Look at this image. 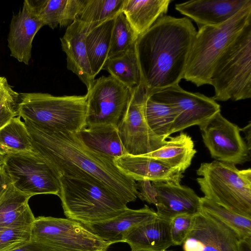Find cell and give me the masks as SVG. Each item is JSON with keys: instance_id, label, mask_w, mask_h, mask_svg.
<instances>
[{"instance_id": "836d02e7", "label": "cell", "mask_w": 251, "mask_h": 251, "mask_svg": "<svg viewBox=\"0 0 251 251\" xmlns=\"http://www.w3.org/2000/svg\"><path fill=\"white\" fill-rule=\"evenodd\" d=\"M194 215L181 214L170 220V233L173 246L182 245L191 228Z\"/></svg>"}, {"instance_id": "484cf974", "label": "cell", "mask_w": 251, "mask_h": 251, "mask_svg": "<svg viewBox=\"0 0 251 251\" xmlns=\"http://www.w3.org/2000/svg\"><path fill=\"white\" fill-rule=\"evenodd\" d=\"M86 0H33L44 25L53 29L58 25H70L75 19Z\"/></svg>"}, {"instance_id": "f546056e", "label": "cell", "mask_w": 251, "mask_h": 251, "mask_svg": "<svg viewBox=\"0 0 251 251\" xmlns=\"http://www.w3.org/2000/svg\"><path fill=\"white\" fill-rule=\"evenodd\" d=\"M17 116L0 128V152L5 155L34 152L29 133Z\"/></svg>"}, {"instance_id": "44dd1931", "label": "cell", "mask_w": 251, "mask_h": 251, "mask_svg": "<svg viewBox=\"0 0 251 251\" xmlns=\"http://www.w3.org/2000/svg\"><path fill=\"white\" fill-rule=\"evenodd\" d=\"M124 242L131 251H166L173 246L170 220L157 216L131 230L125 235Z\"/></svg>"}, {"instance_id": "30bf717a", "label": "cell", "mask_w": 251, "mask_h": 251, "mask_svg": "<svg viewBox=\"0 0 251 251\" xmlns=\"http://www.w3.org/2000/svg\"><path fill=\"white\" fill-rule=\"evenodd\" d=\"M3 168L13 186L26 195H59V177L35 152L6 155Z\"/></svg>"}, {"instance_id": "ffe728a7", "label": "cell", "mask_w": 251, "mask_h": 251, "mask_svg": "<svg viewBox=\"0 0 251 251\" xmlns=\"http://www.w3.org/2000/svg\"><path fill=\"white\" fill-rule=\"evenodd\" d=\"M157 217L148 205L134 210L127 208L118 216L102 222L83 225L95 235L111 245L124 242L125 235L131 230Z\"/></svg>"}, {"instance_id": "4dcf8cb0", "label": "cell", "mask_w": 251, "mask_h": 251, "mask_svg": "<svg viewBox=\"0 0 251 251\" xmlns=\"http://www.w3.org/2000/svg\"><path fill=\"white\" fill-rule=\"evenodd\" d=\"M200 210L230 228L240 240L251 237V218L239 214L204 197L200 198Z\"/></svg>"}, {"instance_id": "8fae6325", "label": "cell", "mask_w": 251, "mask_h": 251, "mask_svg": "<svg viewBox=\"0 0 251 251\" xmlns=\"http://www.w3.org/2000/svg\"><path fill=\"white\" fill-rule=\"evenodd\" d=\"M132 90L111 75L102 76L86 94V126L117 125L125 113Z\"/></svg>"}, {"instance_id": "e575fe53", "label": "cell", "mask_w": 251, "mask_h": 251, "mask_svg": "<svg viewBox=\"0 0 251 251\" xmlns=\"http://www.w3.org/2000/svg\"><path fill=\"white\" fill-rule=\"evenodd\" d=\"M31 239L30 232L0 228V251H9Z\"/></svg>"}, {"instance_id": "5b68a950", "label": "cell", "mask_w": 251, "mask_h": 251, "mask_svg": "<svg viewBox=\"0 0 251 251\" xmlns=\"http://www.w3.org/2000/svg\"><path fill=\"white\" fill-rule=\"evenodd\" d=\"M87 95L19 93L18 116L49 131L77 133L86 126Z\"/></svg>"}, {"instance_id": "1f68e13d", "label": "cell", "mask_w": 251, "mask_h": 251, "mask_svg": "<svg viewBox=\"0 0 251 251\" xmlns=\"http://www.w3.org/2000/svg\"><path fill=\"white\" fill-rule=\"evenodd\" d=\"M145 115L149 127L155 134L166 139L170 136L177 115L174 106L155 101L149 97L145 103Z\"/></svg>"}, {"instance_id": "d590c367", "label": "cell", "mask_w": 251, "mask_h": 251, "mask_svg": "<svg viewBox=\"0 0 251 251\" xmlns=\"http://www.w3.org/2000/svg\"><path fill=\"white\" fill-rule=\"evenodd\" d=\"M9 251H57L49 246L30 239Z\"/></svg>"}, {"instance_id": "cb8c5ba5", "label": "cell", "mask_w": 251, "mask_h": 251, "mask_svg": "<svg viewBox=\"0 0 251 251\" xmlns=\"http://www.w3.org/2000/svg\"><path fill=\"white\" fill-rule=\"evenodd\" d=\"M165 145L149 153L142 155L158 160L183 174L197 152L191 137L181 131L178 135L169 136Z\"/></svg>"}, {"instance_id": "6da1fadb", "label": "cell", "mask_w": 251, "mask_h": 251, "mask_svg": "<svg viewBox=\"0 0 251 251\" xmlns=\"http://www.w3.org/2000/svg\"><path fill=\"white\" fill-rule=\"evenodd\" d=\"M34 151L61 176L89 178L127 203L136 200L137 184L113 160L88 148L76 133L53 132L24 121Z\"/></svg>"}, {"instance_id": "7c38bea8", "label": "cell", "mask_w": 251, "mask_h": 251, "mask_svg": "<svg viewBox=\"0 0 251 251\" xmlns=\"http://www.w3.org/2000/svg\"><path fill=\"white\" fill-rule=\"evenodd\" d=\"M149 97L175 108L177 115L170 134L192 126H199L221 112L220 105L212 98L186 91L178 84L155 91Z\"/></svg>"}, {"instance_id": "83f0119b", "label": "cell", "mask_w": 251, "mask_h": 251, "mask_svg": "<svg viewBox=\"0 0 251 251\" xmlns=\"http://www.w3.org/2000/svg\"><path fill=\"white\" fill-rule=\"evenodd\" d=\"M135 44L126 52L108 58L102 69L131 90L142 82Z\"/></svg>"}, {"instance_id": "7402d4cb", "label": "cell", "mask_w": 251, "mask_h": 251, "mask_svg": "<svg viewBox=\"0 0 251 251\" xmlns=\"http://www.w3.org/2000/svg\"><path fill=\"white\" fill-rule=\"evenodd\" d=\"M31 197L11 183L0 196V228L30 232L35 219L28 204Z\"/></svg>"}, {"instance_id": "4316f807", "label": "cell", "mask_w": 251, "mask_h": 251, "mask_svg": "<svg viewBox=\"0 0 251 251\" xmlns=\"http://www.w3.org/2000/svg\"><path fill=\"white\" fill-rule=\"evenodd\" d=\"M115 18L108 20L87 33L85 44L93 75L102 70L108 57Z\"/></svg>"}, {"instance_id": "9c48e42d", "label": "cell", "mask_w": 251, "mask_h": 251, "mask_svg": "<svg viewBox=\"0 0 251 251\" xmlns=\"http://www.w3.org/2000/svg\"><path fill=\"white\" fill-rule=\"evenodd\" d=\"M149 97L141 83L132 89L131 96L117 129L127 154L142 155L166 144V139L155 134L149 127L145 115V105Z\"/></svg>"}, {"instance_id": "603a6c76", "label": "cell", "mask_w": 251, "mask_h": 251, "mask_svg": "<svg viewBox=\"0 0 251 251\" xmlns=\"http://www.w3.org/2000/svg\"><path fill=\"white\" fill-rule=\"evenodd\" d=\"M171 2V0H124L122 12L138 37L164 16Z\"/></svg>"}, {"instance_id": "f35d334b", "label": "cell", "mask_w": 251, "mask_h": 251, "mask_svg": "<svg viewBox=\"0 0 251 251\" xmlns=\"http://www.w3.org/2000/svg\"><path fill=\"white\" fill-rule=\"evenodd\" d=\"M239 245L241 251H251V237L240 240Z\"/></svg>"}, {"instance_id": "8d00e7d4", "label": "cell", "mask_w": 251, "mask_h": 251, "mask_svg": "<svg viewBox=\"0 0 251 251\" xmlns=\"http://www.w3.org/2000/svg\"><path fill=\"white\" fill-rule=\"evenodd\" d=\"M11 184V181L5 172L3 166L0 167V196Z\"/></svg>"}, {"instance_id": "74e56055", "label": "cell", "mask_w": 251, "mask_h": 251, "mask_svg": "<svg viewBox=\"0 0 251 251\" xmlns=\"http://www.w3.org/2000/svg\"><path fill=\"white\" fill-rule=\"evenodd\" d=\"M240 131H243L245 135L246 144L249 149H251V123L250 121L248 125L245 127L240 128Z\"/></svg>"}, {"instance_id": "f1b7e54d", "label": "cell", "mask_w": 251, "mask_h": 251, "mask_svg": "<svg viewBox=\"0 0 251 251\" xmlns=\"http://www.w3.org/2000/svg\"><path fill=\"white\" fill-rule=\"evenodd\" d=\"M124 0H86L75 17L89 32L103 23L115 18L122 11Z\"/></svg>"}, {"instance_id": "8992f818", "label": "cell", "mask_w": 251, "mask_h": 251, "mask_svg": "<svg viewBox=\"0 0 251 251\" xmlns=\"http://www.w3.org/2000/svg\"><path fill=\"white\" fill-rule=\"evenodd\" d=\"M214 100L234 101L251 98V23L217 60L210 76Z\"/></svg>"}, {"instance_id": "3957f363", "label": "cell", "mask_w": 251, "mask_h": 251, "mask_svg": "<svg viewBox=\"0 0 251 251\" xmlns=\"http://www.w3.org/2000/svg\"><path fill=\"white\" fill-rule=\"evenodd\" d=\"M60 198L67 218L83 225L112 219L125 212L127 203L107 188L89 178L61 176Z\"/></svg>"}, {"instance_id": "2e32d148", "label": "cell", "mask_w": 251, "mask_h": 251, "mask_svg": "<svg viewBox=\"0 0 251 251\" xmlns=\"http://www.w3.org/2000/svg\"><path fill=\"white\" fill-rule=\"evenodd\" d=\"M44 24L33 0L24 1L22 9L12 18L8 35L10 55L28 65L31 57L33 39Z\"/></svg>"}, {"instance_id": "d4e9b609", "label": "cell", "mask_w": 251, "mask_h": 251, "mask_svg": "<svg viewBox=\"0 0 251 251\" xmlns=\"http://www.w3.org/2000/svg\"><path fill=\"white\" fill-rule=\"evenodd\" d=\"M76 133L88 148L113 160L127 154L117 126L112 125L85 126Z\"/></svg>"}, {"instance_id": "277c9868", "label": "cell", "mask_w": 251, "mask_h": 251, "mask_svg": "<svg viewBox=\"0 0 251 251\" xmlns=\"http://www.w3.org/2000/svg\"><path fill=\"white\" fill-rule=\"evenodd\" d=\"M251 23V0L225 23L216 26H199L184 79L198 87L210 84V76L217 60L241 31Z\"/></svg>"}, {"instance_id": "4fadbf2b", "label": "cell", "mask_w": 251, "mask_h": 251, "mask_svg": "<svg viewBox=\"0 0 251 251\" xmlns=\"http://www.w3.org/2000/svg\"><path fill=\"white\" fill-rule=\"evenodd\" d=\"M203 143L211 157L222 162L243 164L250 160L251 151L238 126L221 112L199 126Z\"/></svg>"}, {"instance_id": "7a4b0ae2", "label": "cell", "mask_w": 251, "mask_h": 251, "mask_svg": "<svg viewBox=\"0 0 251 251\" xmlns=\"http://www.w3.org/2000/svg\"><path fill=\"white\" fill-rule=\"evenodd\" d=\"M196 33L188 18L164 16L138 37L135 47L141 83L149 96L184 78Z\"/></svg>"}, {"instance_id": "d6a6232c", "label": "cell", "mask_w": 251, "mask_h": 251, "mask_svg": "<svg viewBox=\"0 0 251 251\" xmlns=\"http://www.w3.org/2000/svg\"><path fill=\"white\" fill-rule=\"evenodd\" d=\"M138 36L123 12L115 18L108 58L120 55L135 43Z\"/></svg>"}, {"instance_id": "52a82bcc", "label": "cell", "mask_w": 251, "mask_h": 251, "mask_svg": "<svg viewBox=\"0 0 251 251\" xmlns=\"http://www.w3.org/2000/svg\"><path fill=\"white\" fill-rule=\"evenodd\" d=\"M197 178L204 197L239 214L251 218V169L214 160L202 163Z\"/></svg>"}, {"instance_id": "e0dca14e", "label": "cell", "mask_w": 251, "mask_h": 251, "mask_svg": "<svg viewBox=\"0 0 251 251\" xmlns=\"http://www.w3.org/2000/svg\"><path fill=\"white\" fill-rule=\"evenodd\" d=\"M251 0H193L176 4L181 14L199 26H216L229 20Z\"/></svg>"}, {"instance_id": "9a60e30c", "label": "cell", "mask_w": 251, "mask_h": 251, "mask_svg": "<svg viewBox=\"0 0 251 251\" xmlns=\"http://www.w3.org/2000/svg\"><path fill=\"white\" fill-rule=\"evenodd\" d=\"M240 241L227 226L200 210L182 247L184 251H241Z\"/></svg>"}, {"instance_id": "ac0fdd59", "label": "cell", "mask_w": 251, "mask_h": 251, "mask_svg": "<svg viewBox=\"0 0 251 251\" xmlns=\"http://www.w3.org/2000/svg\"><path fill=\"white\" fill-rule=\"evenodd\" d=\"M116 166L135 181L180 184L183 174L155 159L143 156L126 154L113 160Z\"/></svg>"}, {"instance_id": "ab89813d", "label": "cell", "mask_w": 251, "mask_h": 251, "mask_svg": "<svg viewBox=\"0 0 251 251\" xmlns=\"http://www.w3.org/2000/svg\"><path fill=\"white\" fill-rule=\"evenodd\" d=\"M6 155L0 152V167L3 166Z\"/></svg>"}, {"instance_id": "5bb4252c", "label": "cell", "mask_w": 251, "mask_h": 251, "mask_svg": "<svg viewBox=\"0 0 251 251\" xmlns=\"http://www.w3.org/2000/svg\"><path fill=\"white\" fill-rule=\"evenodd\" d=\"M138 197L154 204L159 217L171 220L181 214L195 215L200 211V197L190 187L169 182L141 181Z\"/></svg>"}, {"instance_id": "d6986e66", "label": "cell", "mask_w": 251, "mask_h": 251, "mask_svg": "<svg viewBox=\"0 0 251 251\" xmlns=\"http://www.w3.org/2000/svg\"><path fill=\"white\" fill-rule=\"evenodd\" d=\"M87 33L82 25L75 20L68 26L60 41L62 50L67 55V69L78 76L89 91L96 79L85 47Z\"/></svg>"}, {"instance_id": "ba28073f", "label": "cell", "mask_w": 251, "mask_h": 251, "mask_svg": "<svg viewBox=\"0 0 251 251\" xmlns=\"http://www.w3.org/2000/svg\"><path fill=\"white\" fill-rule=\"evenodd\" d=\"M30 233L31 239L57 251H107L111 245L81 223L69 218L38 217Z\"/></svg>"}]
</instances>
